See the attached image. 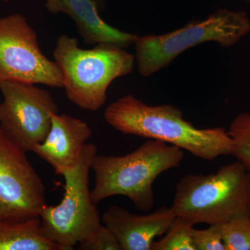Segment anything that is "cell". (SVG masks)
Instances as JSON below:
<instances>
[{
  "instance_id": "1",
  "label": "cell",
  "mask_w": 250,
  "mask_h": 250,
  "mask_svg": "<svg viewBox=\"0 0 250 250\" xmlns=\"http://www.w3.org/2000/svg\"><path fill=\"white\" fill-rule=\"evenodd\" d=\"M104 118L123 134L169 143L203 160L232 155L233 141L226 130L197 129L184 119L183 112L174 105L149 106L127 95L108 105Z\"/></svg>"
},
{
  "instance_id": "2",
  "label": "cell",
  "mask_w": 250,
  "mask_h": 250,
  "mask_svg": "<svg viewBox=\"0 0 250 250\" xmlns=\"http://www.w3.org/2000/svg\"><path fill=\"white\" fill-rule=\"evenodd\" d=\"M184 157L181 148L152 139L125 156L97 154L91 166L95 177L92 201L98 205L108 197L124 195L138 210L148 211L154 205V181L179 167Z\"/></svg>"
},
{
  "instance_id": "3",
  "label": "cell",
  "mask_w": 250,
  "mask_h": 250,
  "mask_svg": "<svg viewBox=\"0 0 250 250\" xmlns=\"http://www.w3.org/2000/svg\"><path fill=\"white\" fill-rule=\"evenodd\" d=\"M53 56L67 99L92 111L106 103L108 86L117 78L131 74L136 62L134 56L120 46L100 43L83 49L76 39L67 34L59 36Z\"/></svg>"
},
{
  "instance_id": "4",
  "label": "cell",
  "mask_w": 250,
  "mask_h": 250,
  "mask_svg": "<svg viewBox=\"0 0 250 250\" xmlns=\"http://www.w3.org/2000/svg\"><path fill=\"white\" fill-rule=\"evenodd\" d=\"M249 179L250 172L238 161L222 166L216 173L187 174L176 187L171 208L192 226L228 223L249 214Z\"/></svg>"
},
{
  "instance_id": "5",
  "label": "cell",
  "mask_w": 250,
  "mask_h": 250,
  "mask_svg": "<svg viewBox=\"0 0 250 250\" xmlns=\"http://www.w3.org/2000/svg\"><path fill=\"white\" fill-rule=\"evenodd\" d=\"M250 32L246 11L220 9L203 21L188 23L166 34L138 36L134 43L138 71L142 77L152 76L187 49L207 42L231 47Z\"/></svg>"
},
{
  "instance_id": "6",
  "label": "cell",
  "mask_w": 250,
  "mask_h": 250,
  "mask_svg": "<svg viewBox=\"0 0 250 250\" xmlns=\"http://www.w3.org/2000/svg\"><path fill=\"white\" fill-rule=\"evenodd\" d=\"M97 154L95 145H85L77 164L62 172L65 192L62 202L55 207L46 205L41 211L42 234L66 250H73L102 225L89 190V172Z\"/></svg>"
},
{
  "instance_id": "7",
  "label": "cell",
  "mask_w": 250,
  "mask_h": 250,
  "mask_svg": "<svg viewBox=\"0 0 250 250\" xmlns=\"http://www.w3.org/2000/svg\"><path fill=\"white\" fill-rule=\"evenodd\" d=\"M0 81L63 87L58 65L43 54L37 34L21 14L0 18Z\"/></svg>"
},
{
  "instance_id": "8",
  "label": "cell",
  "mask_w": 250,
  "mask_h": 250,
  "mask_svg": "<svg viewBox=\"0 0 250 250\" xmlns=\"http://www.w3.org/2000/svg\"><path fill=\"white\" fill-rule=\"evenodd\" d=\"M0 130L26 152L32 151L47 137L58 105L49 92L34 83L0 81Z\"/></svg>"
},
{
  "instance_id": "9",
  "label": "cell",
  "mask_w": 250,
  "mask_h": 250,
  "mask_svg": "<svg viewBox=\"0 0 250 250\" xmlns=\"http://www.w3.org/2000/svg\"><path fill=\"white\" fill-rule=\"evenodd\" d=\"M45 206V186L25 151L0 130V220L40 217Z\"/></svg>"
},
{
  "instance_id": "10",
  "label": "cell",
  "mask_w": 250,
  "mask_h": 250,
  "mask_svg": "<svg viewBox=\"0 0 250 250\" xmlns=\"http://www.w3.org/2000/svg\"><path fill=\"white\" fill-rule=\"evenodd\" d=\"M174 218L171 207L138 215L113 206L104 212L102 221L116 237L122 250H151L154 238L167 232Z\"/></svg>"
},
{
  "instance_id": "11",
  "label": "cell",
  "mask_w": 250,
  "mask_h": 250,
  "mask_svg": "<svg viewBox=\"0 0 250 250\" xmlns=\"http://www.w3.org/2000/svg\"><path fill=\"white\" fill-rule=\"evenodd\" d=\"M51 119L47 137L32 152L48 163L56 174L62 175L77 164L93 131L85 122L68 115L52 113Z\"/></svg>"
},
{
  "instance_id": "12",
  "label": "cell",
  "mask_w": 250,
  "mask_h": 250,
  "mask_svg": "<svg viewBox=\"0 0 250 250\" xmlns=\"http://www.w3.org/2000/svg\"><path fill=\"white\" fill-rule=\"evenodd\" d=\"M45 8L52 14L67 15L75 22L77 33L85 44L112 43L127 48L137 34L112 27L100 16L99 0H45Z\"/></svg>"
},
{
  "instance_id": "13",
  "label": "cell",
  "mask_w": 250,
  "mask_h": 250,
  "mask_svg": "<svg viewBox=\"0 0 250 250\" xmlns=\"http://www.w3.org/2000/svg\"><path fill=\"white\" fill-rule=\"evenodd\" d=\"M0 250H66L46 238L40 217L19 222L0 220Z\"/></svg>"
},
{
  "instance_id": "14",
  "label": "cell",
  "mask_w": 250,
  "mask_h": 250,
  "mask_svg": "<svg viewBox=\"0 0 250 250\" xmlns=\"http://www.w3.org/2000/svg\"><path fill=\"white\" fill-rule=\"evenodd\" d=\"M233 141L232 155L250 171V113H242L233 119L228 131Z\"/></svg>"
},
{
  "instance_id": "15",
  "label": "cell",
  "mask_w": 250,
  "mask_h": 250,
  "mask_svg": "<svg viewBox=\"0 0 250 250\" xmlns=\"http://www.w3.org/2000/svg\"><path fill=\"white\" fill-rule=\"evenodd\" d=\"M192 227L183 218L175 216L166 236L153 242L151 250H196L192 239Z\"/></svg>"
},
{
  "instance_id": "16",
  "label": "cell",
  "mask_w": 250,
  "mask_h": 250,
  "mask_svg": "<svg viewBox=\"0 0 250 250\" xmlns=\"http://www.w3.org/2000/svg\"><path fill=\"white\" fill-rule=\"evenodd\" d=\"M223 239L226 250H250V215L238 217L222 224Z\"/></svg>"
},
{
  "instance_id": "17",
  "label": "cell",
  "mask_w": 250,
  "mask_h": 250,
  "mask_svg": "<svg viewBox=\"0 0 250 250\" xmlns=\"http://www.w3.org/2000/svg\"><path fill=\"white\" fill-rule=\"evenodd\" d=\"M80 250H122L113 232L106 226H101L78 243Z\"/></svg>"
},
{
  "instance_id": "18",
  "label": "cell",
  "mask_w": 250,
  "mask_h": 250,
  "mask_svg": "<svg viewBox=\"0 0 250 250\" xmlns=\"http://www.w3.org/2000/svg\"><path fill=\"white\" fill-rule=\"evenodd\" d=\"M191 236L196 250H226L221 225H211L206 229H195L192 227Z\"/></svg>"
},
{
  "instance_id": "19",
  "label": "cell",
  "mask_w": 250,
  "mask_h": 250,
  "mask_svg": "<svg viewBox=\"0 0 250 250\" xmlns=\"http://www.w3.org/2000/svg\"><path fill=\"white\" fill-rule=\"evenodd\" d=\"M250 179L249 184H248V213L250 215Z\"/></svg>"
},
{
  "instance_id": "20",
  "label": "cell",
  "mask_w": 250,
  "mask_h": 250,
  "mask_svg": "<svg viewBox=\"0 0 250 250\" xmlns=\"http://www.w3.org/2000/svg\"><path fill=\"white\" fill-rule=\"evenodd\" d=\"M1 1H4V2H8L10 0H1Z\"/></svg>"
},
{
  "instance_id": "21",
  "label": "cell",
  "mask_w": 250,
  "mask_h": 250,
  "mask_svg": "<svg viewBox=\"0 0 250 250\" xmlns=\"http://www.w3.org/2000/svg\"><path fill=\"white\" fill-rule=\"evenodd\" d=\"M246 1H248V2H250V0H246Z\"/></svg>"
}]
</instances>
